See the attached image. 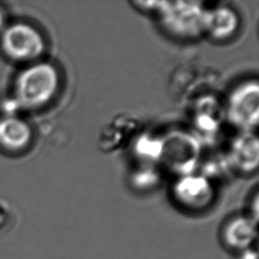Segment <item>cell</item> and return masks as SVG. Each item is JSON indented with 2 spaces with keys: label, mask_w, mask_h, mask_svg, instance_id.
<instances>
[{
  "label": "cell",
  "mask_w": 259,
  "mask_h": 259,
  "mask_svg": "<svg viewBox=\"0 0 259 259\" xmlns=\"http://www.w3.org/2000/svg\"><path fill=\"white\" fill-rule=\"evenodd\" d=\"M226 118L241 131H252L258 125L259 85L256 80L243 81L233 90L225 103Z\"/></svg>",
  "instance_id": "4"
},
{
  "label": "cell",
  "mask_w": 259,
  "mask_h": 259,
  "mask_svg": "<svg viewBox=\"0 0 259 259\" xmlns=\"http://www.w3.org/2000/svg\"><path fill=\"white\" fill-rule=\"evenodd\" d=\"M4 23H5V16L3 12L0 9V32L4 30Z\"/></svg>",
  "instance_id": "16"
},
{
  "label": "cell",
  "mask_w": 259,
  "mask_h": 259,
  "mask_svg": "<svg viewBox=\"0 0 259 259\" xmlns=\"http://www.w3.org/2000/svg\"><path fill=\"white\" fill-rule=\"evenodd\" d=\"M211 156L213 157L207 158L203 162V170L200 175L212 182L214 179L223 178V176L231 171L232 168L226 153H214Z\"/></svg>",
  "instance_id": "14"
},
{
  "label": "cell",
  "mask_w": 259,
  "mask_h": 259,
  "mask_svg": "<svg viewBox=\"0 0 259 259\" xmlns=\"http://www.w3.org/2000/svg\"><path fill=\"white\" fill-rule=\"evenodd\" d=\"M60 86V75L49 63L33 64L19 74L15 99L23 107L38 108L48 104Z\"/></svg>",
  "instance_id": "3"
},
{
  "label": "cell",
  "mask_w": 259,
  "mask_h": 259,
  "mask_svg": "<svg viewBox=\"0 0 259 259\" xmlns=\"http://www.w3.org/2000/svg\"><path fill=\"white\" fill-rule=\"evenodd\" d=\"M256 225L245 213L228 218L220 230L221 244L225 249L238 256L252 249L256 241Z\"/></svg>",
  "instance_id": "8"
},
{
  "label": "cell",
  "mask_w": 259,
  "mask_h": 259,
  "mask_svg": "<svg viewBox=\"0 0 259 259\" xmlns=\"http://www.w3.org/2000/svg\"><path fill=\"white\" fill-rule=\"evenodd\" d=\"M202 154V144L194 134L174 130L161 137L158 164L178 178L195 174Z\"/></svg>",
  "instance_id": "2"
},
{
  "label": "cell",
  "mask_w": 259,
  "mask_h": 259,
  "mask_svg": "<svg viewBox=\"0 0 259 259\" xmlns=\"http://www.w3.org/2000/svg\"><path fill=\"white\" fill-rule=\"evenodd\" d=\"M172 199L176 205L189 213H201L208 210L215 199L212 182L200 174L176 178L172 187Z\"/></svg>",
  "instance_id": "5"
},
{
  "label": "cell",
  "mask_w": 259,
  "mask_h": 259,
  "mask_svg": "<svg viewBox=\"0 0 259 259\" xmlns=\"http://www.w3.org/2000/svg\"><path fill=\"white\" fill-rule=\"evenodd\" d=\"M238 27V15L231 7L220 6L204 10L203 35H208L215 41L231 38Z\"/></svg>",
  "instance_id": "10"
},
{
  "label": "cell",
  "mask_w": 259,
  "mask_h": 259,
  "mask_svg": "<svg viewBox=\"0 0 259 259\" xmlns=\"http://www.w3.org/2000/svg\"><path fill=\"white\" fill-rule=\"evenodd\" d=\"M232 170L243 175L256 172L259 164V142L252 131H241L226 152Z\"/></svg>",
  "instance_id": "9"
},
{
  "label": "cell",
  "mask_w": 259,
  "mask_h": 259,
  "mask_svg": "<svg viewBox=\"0 0 259 259\" xmlns=\"http://www.w3.org/2000/svg\"><path fill=\"white\" fill-rule=\"evenodd\" d=\"M189 118L194 132L200 142L215 140L224 124L225 104L211 94H203L193 99L189 107Z\"/></svg>",
  "instance_id": "6"
},
{
  "label": "cell",
  "mask_w": 259,
  "mask_h": 259,
  "mask_svg": "<svg viewBox=\"0 0 259 259\" xmlns=\"http://www.w3.org/2000/svg\"><path fill=\"white\" fill-rule=\"evenodd\" d=\"M32 131L24 120L15 116L0 119V146L7 151H18L28 146Z\"/></svg>",
  "instance_id": "12"
},
{
  "label": "cell",
  "mask_w": 259,
  "mask_h": 259,
  "mask_svg": "<svg viewBox=\"0 0 259 259\" xmlns=\"http://www.w3.org/2000/svg\"><path fill=\"white\" fill-rule=\"evenodd\" d=\"M137 126V120L132 117L117 116L102 130L99 147L104 151L118 150L136 133Z\"/></svg>",
  "instance_id": "11"
},
{
  "label": "cell",
  "mask_w": 259,
  "mask_h": 259,
  "mask_svg": "<svg viewBox=\"0 0 259 259\" xmlns=\"http://www.w3.org/2000/svg\"><path fill=\"white\" fill-rule=\"evenodd\" d=\"M1 47L5 54L12 60L30 61L42 54L45 40L33 26L19 22L4 28Z\"/></svg>",
  "instance_id": "7"
},
{
  "label": "cell",
  "mask_w": 259,
  "mask_h": 259,
  "mask_svg": "<svg viewBox=\"0 0 259 259\" xmlns=\"http://www.w3.org/2000/svg\"><path fill=\"white\" fill-rule=\"evenodd\" d=\"M134 151L137 158L144 161V164L158 163L161 152V136L141 134L135 142Z\"/></svg>",
  "instance_id": "13"
},
{
  "label": "cell",
  "mask_w": 259,
  "mask_h": 259,
  "mask_svg": "<svg viewBox=\"0 0 259 259\" xmlns=\"http://www.w3.org/2000/svg\"><path fill=\"white\" fill-rule=\"evenodd\" d=\"M139 10L154 14L163 28L176 37L196 38L203 35L205 8L196 1H135Z\"/></svg>",
  "instance_id": "1"
},
{
  "label": "cell",
  "mask_w": 259,
  "mask_h": 259,
  "mask_svg": "<svg viewBox=\"0 0 259 259\" xmlns=\"http://www.w3.org/2000/svg\"><path fill=\"white\" fill-rule=\"evenodd\" d=\"M159 182L158 172L151 165L145 164L132 175L131 182L135 189L148 191L154 189Z\"/></svg>",
  "instance_id": "15"
}]
</instances>
